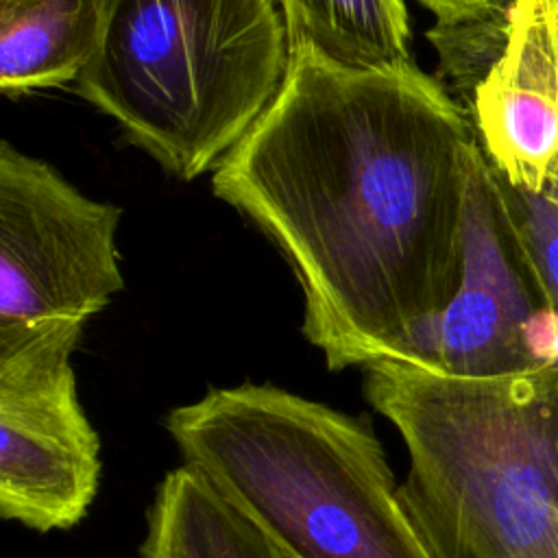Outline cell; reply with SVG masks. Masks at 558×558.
<instances>
[{"label": "cell", "mask_w": 558, "mask_h": 558, "mask_svg": "<svg viewBox=\"0 0 558 558\" xmlns=\"http://www.w3.org/2000/svg\"><path fill=\"white\" fill-rule=\"evenodd\" d=\"M142 558H286L187 464L166 473L146 514Z\"/></svg>", "instance_id": "obj_10"}, {"label": "cell", "mask_w": 558, "mask_h": 558, "mask_svg": "<svg viewBox=\"0 0 558 558\" xmlns=\"http://www.w3.org/2000/svg\"><path fill=\"white\" fill-rule=\"evenodd\" d=\"M549 183L558 190V161H556V166H554V170H551V174H549Z\"/></svg>", "instance_id": "obj_15"}, {"label": "cell", "mask_w": 558, "mask_h": 558, "mask_svg": "<svg viewBox=\"0 0 558 558\" xmlns=\"http://www.w3.org/2000/svg\"><path fill=\"white\" fill-rule=\"evenodd\" d=\"M122 209L0 144V325L87 323L124 288Z\"/></svg>", "instance_id": "obj_7"}, {"label": "cell", "mask_w": 558, "mask_h": 558, "mask_svg": "<svg viewBox=\"0 0 558 558\" xmlns=\"http://www.w3.org/2000/svg\"><path fill=\"white\" fill-rule=\"evenodd\" d=\"M288 65L277 0H109L76 89L166 172L192 181L255 126Z\"/></svg>", "instance_id": "obj_4"}, {"label": "cell", "mask_w": 558, "mask_h": 558, "mask_svg": "<svg viewBox=\"0 0 558 558\" xmlns=\"http://www.w3.org/2000/svg\"><path fill=\"white\" fill-rule=\"evenodd\" d=\"M475 146L466 109L414 61L364 70L290 46L211 185L290 264L329 371L403 360L456 294Z\"/></svg>", "instance_id": "obj_1"}, {"label": "cell", "mask_w": 558, "mask_h": 558, "mask_svg": "<svg viewBox=\"0 0 558 558\" xmlns=\"http://www.w3.org/2000/svg\"><path fill=\"white\" fill-rule=\"evenodd\" d=\"M109 0H0V92L9 98L76 83Z\"/></svg>", "instance_id": "obj_9"}, {"label": "cell", "mask_w": 558, "mask_h": 558, "mask_svg": "<svg viewBox=\"0 0 558 558\" xmlns=\"http://www.w3.org/2000/svg\"><path fill=\"white\" fill-rule=\"evenodd\" d=\"M466 113L490 166L538 192L558 161V0H514L504 48Z\"/></svg>", "instance_id": "obj_8"}, {"label": "cell", "mask_w": 558, "mask_h": 558, "mask_svg": "<svg viewBox=\"0 0 558 558\" xmlns=\"http://www.w3.org/2000/svg\"><path fill=\"white\" fill-rule=\"evenodd\" d=\"M364 397L405 442L399 495L432 558H558V364L458 379L384 360Z\"/></svg>", "instance_id": "obj_2"}, {"label": "cell", "mask_w": 558, "mask_h": 558, "mask_svg": "<svg viewBox=\"0 0 558 558\" xmlns=\"http://www.w3.org/2000/svg\"><path fill=\"white\" fill-rule=\"evenodd\" d=\"M399 362L458 379L558 364V320L527 266L480 142L469 168L458 290Z\"/></svg>", "instance_id": "obj_6"}, {"label": "cell", "mask_w": 558, "mask_h": 558, "mask_svg": "<svg viewBox=\"0 0 558 558\" xmlns=\"http://www.w3.org/2000/svg\"><path fill=\"white\" fill-rule=\"evenodd\" d=\"M508 13H497L460 24H436L427 33V39L440 57V70L460 96L458 102L464 109L477 83L486 76L504 48L508 33Z\"/></svg>", "instance_id": "obj_13"}, {"label": "cell", "mask_w": 558, "mask_h": 558, "mask_svg": "<svg viewBox=\"0 0 558 558\" xmlns=\"http://www.w3.org/2000/svg\"><path fill=\"white\" fill-rule=\"evenodd\" d=\"M497 179L527 266L558 320V190L549 181L532 192L510 185L499 172Z\"/></svg>", "instance_id": "obj_12"}, {"label": "cell", "mask_w": 558, "mask_h": 558, "mask_svg": "<svg viewBox=\"0 0 558 558\" xmlns=\"http://www.w3.org/2000/svg\"><path fill=\"white\" fill-rule=\"evenodd\" d=\"M434 17L436 24H460L482 20L497 13H508L514 0H418Z\"/></svg>", "instance_id": "obj_14"}, {"label": "cell", "mask_w": 558, "mask_h": 558, "mask_svg": "<svg viewBox=\"0 0 558 558\" xmlns=\"http://www.w3.org/2000/svg\"><path fill=\"white\" fill-rule=\"evenodd\" d=\"M85 325H0V517L35 532L81 523L98 493L100 440L76 390Z\"/></svg>", "instance_id": "obj_5"}, {"label": "cell", "mask_w": 558, "mask_h": 558, "mask_svg": "<svg viewBox=\"0 0 558 558\" xmlns=\"http://www.w3.org/2000/svg\"><path fill=\"white\" fill-rule=\"evenodd\" d=\"M290 46L364 70L410 63L405 0H277Z\"/></svg>", "instance_id": "obj_11"}, {"label": "cell", "mask_w": 558, "mask_h": 558, "mask_svg": "<svg viewBox=\"0 0 558 558\" xmlns=\"http://www.w3.org/2000/svg\"><path fill=\"white\" fill-rule=\"evenodd\" d=\"M166 429L286 558H432L364 418L246 381L174 408Z\"/></svg>", "instance_id": "obj_3"}]
</instances>
